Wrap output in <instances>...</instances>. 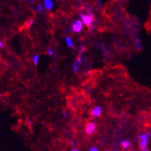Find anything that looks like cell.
I'll return each mask as SVG.
<instances>
[{
  "label": "cell",
  "instance_id": "cell-1",
  "mask_svg": "<svg viewBox=\"0 0 151 151\" xmlns=\"http://www.w3.org/2000/svg\"><path fill=\"white\" fill-rule=\"evenodd\" d=\"M151 137L150 133H143L139 136V147L140 150L147 148V144L149 143V138Z\"/></svg>",
  "mask_w": 151,
  "mask_h": 151
},
{
  "label": "cell",
  "instance_id": "cell-7",
  "mask_svg": "<svg viewBox=\"0 0 151 151\" xmlns=\"http://www.w3.org/2000/svg\"><path fill=\"white\" fill-rule=\"evenodd\" d=\"M119 144H120V146H121V147L125 150L129 149V148H130V146H131L130 142V141H129V140H121V141H120V143H119Z\"/></svg>",
  "mask_w": 151,
  "mask_h": 151
},
{
  "label": "cell",
  "instance_id": "cell-3",
  "mask_svg": "<svg viewBox=\"0 0 151 151\" xmlns=\"http://www.w3.org/2000/svg\"><path fill=\"white\" fill-rule=\"evenodd\" d=\"M82 26H83V24H82V21L80 19H78L73 23V24L72 25V29H73L74 32L79 33L82 31Z\"/></svg>",
  "mask_w": 151,
  "mask_h": 151
},
{
  "label": "cell",
  "instance_id": "cell-23",
  "mask_svg": "<svg viewBox=\"0 0 151 151\" xmlns=\"http://www.w3.org/2000/svg\"><path fill=\"white\" fill-rule=\"evenodd\" d=\"M1 96H2V94H0V97H1Z\"/></svg>",
  "mask_w": 151,
  "mask_h": 151
},
{
  "label": "cell",
  "instance_id": "cell-12",
  "mask_svg": "<svg viewBox=\"0 0 151 151\" xmlns=\"http://www.w3.org/2000/svg\"><path fill=\"white\" fill-rule=\"evenodd\" d=\"M33 23H34V19H30V20L28 21L26 25H27L28 28H30V27H31V26H32Z\"/></svg>",
  "mask_w": 151,
  "mask_h": 151
},
{
  "label": "cell",
  "instance_id": "cell-14",
  "mask_svg": "<svg viewBox=\"0 0 151 151\" xmlns=\"http://www.w3.org/2000/svg\"><path fill=\"white\" fill-rule=\"evenodd\" d=\"M46 51H47V54H48V55L53 56V54H54L53 49H51V48H49H49H47Z\"/></svg>",
  "mask_w": 151,
  "mask_h": 151
},
{
  "label": "cell",
  "instance_id": "cell-22",
  "mask_svg": "<svg viewBox=\"0 0 151 151\" xmlns=\"http://www.w3.org/2000/svg\"><path fill=\"white\" fill-rule=\"evenodd\" d=\"M141 151H150V150L148 149V148H145V149L142 150H141Z\"/></svg>",
  "mask_w": 151,
  "mask_h": 151
},
{
  "label": "cell",
  "instance_id": "cell-9",
  "mask_svg": "<svg viewBox=\"0 0 151 151\" xmlns=\"http://www.w3.org/2000/svg\"><path fill=\"white\" fill-rule=\"evenodd\" d=\"M39 60V56L38 55V54H36V55L33 56V57H32V62H33L35 65L38 64Z\"/></svg>",
  "mask_w": 151,
  "mask_h": 151
},
{
  "label": "cell",
  "instance_id": "cell-8",
  "mask_svg": "<svg viewBox=\"0 0 151 151\" xmlns=\"http://www.w3.org/2000/svg\"><path fill=\"white\" fill-rule=\"evenodd\" d=\"M65 42L69 48H73V40H72L71 38L69 37H66L65 38Z\"/></svg>",
  "mask_w": 151,
  "mask_h": 151
},
{
  "label": "cell",
  "instance_id": "cell-2",
  "mask_svg": "<svg viewBox=\"0 0 151 151\" xmlns=\"http://www.w3.org/2000/svg\"><path fill=\"white\" fill-rule=\"evenodd\" d=\"M80 18L83 25H86L88 27H93V23L94 15L93 13L84 15V14H80Z\"/></svg>",
  "mask_w": 151,
  "mask_h": 151
},
{
  "label": "cell",
  "instance_id": "cell-19",
  "mask_svg": "<svg viewBox=\"0 0 151 151\" xmlns=\"http://www.w3.org/2000/svg\"><path fill=\"white\" fill-rule=\"evenodd\" d=\"M0 48L1 49L4 48V44H3V43L1 41V39H0Z\"/></svg>",
  "mask_w": 151,
  "mask_h": 151
},
{
  "label": "cell",
  "instance_id": "cell-21",
  "mask_svg": "<svg viewBox=\"0 0 151 151\" xmlns=\"http://www.w3.org/2000/svg\"><path fill=\"white\" fill-rule=\"evenodd\" d=\"M76 141H73V142H72V146H76Z\"/></svg>",
  "mask_w": 151,
  "mask_h": 151
},
{
  "label": "cell",
  "instance_id": "cell-24",
  "mask_svg": "<svg viewBox=\"0 0 151 151\" xmlns=\"http://www.w3.org/2000/svg\"><path fill=\"white\" fill-rule=\"evenodd\" d=\"M115 151H120V150H115Z\"/></svg>",
  "mask_w": 151,
  "mask_h": 151
},
{
  "label": "cell",
  "instance_id": "cell-13",
  "mask_svg": "<svg viewBox=\"0 0 151 151\" xmlns=\"http://www.w3.org/2000/svg\"><path fill=\"white\" fill-rule=\"evenodd\" d=\"M82 58H81V56H79L77 59H76V63H77V64L80 66V65L82 63Z\"/></svg>",
  "mask_w": 151,
  "mask_h": 151
},
{
  "label": "cell",
  "instance_id": "cell-16",
  "mask_svg": "<svg viewBox=\"0 0 151 151\" xmlns=\"http://www.w3.org/2000/svg\"><path fill=\"white\" fill-rule=\"evenodd\" d=\"M27 124H28V126H30V127H32L33 126V122L32 121V119H29L27 121Z\"/></svg>",
  "mask_w": 151,
  "mask_h": 151
},
{
  "label": "cell",
  "instance_id": "cell-4",
  "mask_svg": "<svg viewBox=\"0 0 151 151\" xmlns=\"http://www.w3.org/2000/svg\"><path fill=\"white\" fill-rule=\"evenodd\" d=\"M96 124H94L93 122H89V123H88L86 124V133L88 135H92L96 131Z\"/></svg>",
  "mask_w": 151,
  "mask_h": 151
},
{
  "label": "cell",
  "instance_id": "cell-18",
  "mask_svg": "<svg viewBox=\"0 0 151 151\" xmlns=\"http://www.w3.org/2000/svg\"><path fill=\"white\" fill-rule=\"evenodd\" d=\"M62 116H63L65 118H67V113L66 110H62Z\"/></svg>",
  "mask_w": 151,
  "mask_h": 151
},
{
  "label": "cell",
  "instance_id": "cell-6",
  "mask_svg": "<svg viewBox=\"0 0 151 151\" xmlns=\"http://www.w3.org/2000/svg\"><path fill=\"white\" fill-rule=\"evenodd\" d=\"M54 6V2L51 0H45L44 1V7L46 10H51Z\"/></svg>",
  "mask_w": 151,
  "mask_h": 151
},
{
  "label": "cell",
  "instance_id": "cell-5",
  "mask_svg": "<svg viewBox=\"0 0 151 151\" xmlns=\"http://www.w3.org/2000/svg\"><path fill=\"white\" fill-rule=\"evenodd\" d=\"M101 113H102V107L101 106H96V107L93 108V110H92V115L93 117H98L101 115Z\"/></svg>",
  "mask_w": 151,
  "mask_h": 151
},
{
  "label": "cell",
  "instance_id": "cell-10",
  "mask_svg": "<svg viewBox=\"0 0 151 151\" xmlns=\"http://www.w3.org/2000/svg\"><path fill=\"white\" fill-rule=\"evenodd\" d=\"M79 67H80V66H79V65H78L76 62L73 64V69L75 74L78 73V72H79Z\"/></svg>",
  "mask_w": 151,
  "mask_h": 151
},
{
  "label": "cell",
  "instance_id": "cell-17",
  "mask_svg": "<svg viewBox=\"0 0 151 151\" xmlns=\"http://www.w3.org/2000/svg\"><path fill=\"white\" fill-rule=\"evenodd\" d=\"M89 151H100L97 147H92L89 149Z\"/></svg>",
  "mask_w": 151,
  "mask_h": 151
},
{
  "label": "cell",
  "instance_id": "cell-11",
  "mask_svg": "<svg viewBox=\"0 0 151 151\" xmlns=\"http://www.w3.org/2000/svg\"><path fill=\"white\" fill-rule=\"evenodd\" d=\"M135 45L138 49H142V43H141V42H140L139 39H137V41H136L135 43Z\"/></svg>",
  "mask_w": 151,
  "mask_h": 151
},
{
  "label": "cell",
  "instance_id": "cell-15",
  "mask_svg": "<svg viewBox=\"0 0 151 151\" xmlns=\"http://www.w3.org/2000/svg\"><path fill=\"white\" fill-rule=\"evenodd\" d=\"M43 5H39L38 7H37V11L39 12H43Z\"/></svg>",
  "mask_w": 151,
  "mask_h": 151
},
{
  "label": "cell",
  "instance_id": "cell-20",
  "mask_svg": "<svg viewBox=\"0 0 151 151\" xmlns=\"http://www.w3.org/2000/svg\"><path fill=\"white\" fill-rule=\"evenodd\" d=\"M70 151H80V150H79V149H77V148H74V149H73Z\"/></svg>",
  "mask_w": 151,
  "mask_h": 151
}]
</instances>
